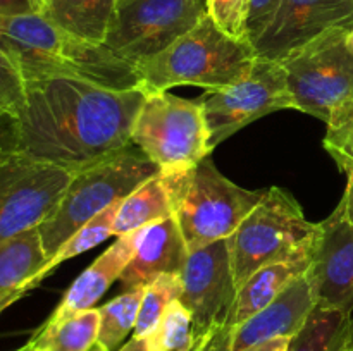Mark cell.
Segmentation results:
<instances>
[{
	"instance_id": "1",
	"label": "cell",
	"mask_w": 353,
	"mask_h": 351,
	"mask_svg": "<svg viewBox=\"0 0 353 351\" xmlns=\"http://www.w3.org/2000/svg\"><path fill=\"white\" fill-rule=\"evenodd\" d=\"M141 89H110L72 78L26 83L17 119L19 151L69 171L92 165L131 145Z\"/></svg>"
},
{
	"instance_id": "2",
	"label": "cell",
	"mask_w": 353,
	"mask_h": 351,
	"mask_svg": "<svg viewBox=\"0 0 353 351\" xmlns=\"http://www.w3.org/2000/svg\"><path fill=\"white\" fill-rule=\"evenodd\" d=\"M0 48L24 83L72 78L110 89H140L137 65L103 43H92L59 28L41 12L0 16Z\"/></svg>"
},
{
	"instance_id": "3",
	"label": "cell",
	"mask_w": 353,
	"mask_h": 351,
	"mask_svg": "<svg viewBox=\"0 0 353 351\" xmlns=\"http://www.w3.org/2000/svg\"><path fill=\"white\" fill-rule=\"evenodd\" d=\"M255 61L257 54L250 41L228 36L205 14L164 52L138 62L137 71L143 93L168 92L181 85L209 92L247 78Z\"/></svg>"
},
{
	"instance_id": "4",
	"label": "cell",
	"mask_w": 353,
	"mask_h": 351,
	"mask_svg": "<svg viewBox=\"0 0 353 351\" xmlns=\"http://www.w3.org/2000/svg\"><path fill=\"white\" fill-rule=\"evenodd\" d=\"M159 171L133 143L76 171L55 209L38 226L47 257L50 258L83 224L126 198Z\"/></svg>"
},
{
	"instance_id": "5",
	"label": "cell",
	"mask_w": 353,
	"mask_h": 351,
	"mask_svg": "<svg viewBox=\"0 0 353 351\" xmlns=\"http://www.w3.org/2000/svg\"><path fill=\"white\" fill-rule=\"evenodd\" d=\"M319 222H310L286 189L272 186L238 229L228 237L234 282L240 288L254 272L276 262L312 255Z\"/></svg>"
},
{
	"instance_id": "6",
	"label": "cell",
	"mask_w": 353,
	"mask_h": 351,
	"mask_svg": "<svg viewBox=\"0 0 353 351\" xmlns=\"http://www.w3.org/2000/svg\"><path fill=\"white\" fill-rule=\"evenodd\" d=\"M228 179L209 157L186 169L174 205V219L190 251L228 240L264 198Z\"/></svg>"
},
{
	"instance_id": "7",
	"label": "cell",
	"mask_w": 353,
	"mask_h": 351,
	"mask_svg": "<svg viewBox=\"0 0 353 351\" xmlns=\"http://www.w3.org/2000/svg\"><path fill=\"white\" fill-rule=\"evenodd\" d=\"M350 30H331L281 58L293 109L330 124L353 107V55Z\"/></svg>"
},
{
	"instance_id": "8",
	"label": "cell",
	"mask_w": 353,
	"mask_h": 351,
	"mask_svg": "<svg viewBox=\"0 0 353 351\" xmlns=\"http://www.w3.org/2000/svg\"><path fill=\"white\" fill-rule=\"evenodd\" d=\"M131 143L161 171L193 167L210 153L202 105L169 92L145 93Z\"/></svg>"
},
{
	"instance_id": "9",
	"label": "cell",
	"mask_w": 353,
	"mask_h": 351,
	"mask_svg": "<svg viewBox=\"0 0 353 351\" xmlns=\"http://www.w3.org/2000/svg\"><path fill=\"white\" fill-rule=\"evenodd\" d=\"M210 151L224 140L261 117L293 109L286 71L279 61L257 57L247 78L219 89H209L200 98Z\"/></svg>"
},
{
	"instance_id": "10",
	"label": "cell",
	"mask_w": 353,
	"mask_h": 351,
	"mask_svg": "<svg viewBox=\"0 0 353 351\" xmlns=\"http://www.w3.org/2000/svg\"><path fill=\"white\" fill-rule=\"evenodd\" d=\"M205 14L203 0H117L103 45L137 65L164 52Z\"/></svg>"
},
{
	"instance_id": "11",
	"label": "cell",
	"mask_w": 353,
	"mask_h": 351,
	"mask_svg": "<svg viewBox=\"0 0 353 351\" xmlns=\"http://www.w3.org/2000/svg\"><path fill=\"white\" fill-rule=\"evenodd\" d=\"M74 172L23 151L0 158V243L40 226Z\"/></svg>"
},
{
	"instance_id": "12",
	"label": "cell",
	"mask_w": 353,
	"mask_h": 351,
	"mask_svg": "<svg viewBox=\"0 0 353 351\" xmlns=\"http://www.w3.org/2000/svg\"><path fill=\"white\" fill-rule=\"evenodd\" d=\"M179 277V301L192 313L195 336L226 329L238 292L228 240L190 251Z\"/></svg>"
},
{
	"instance_id": "13",
	"label": "cell",
	"mask_w": 353,
	"mask_h": 351,
	"mask_svg": "<svg viewBox=\"0 0 353 351\" xmlns=\"http://www.w3.org/2000/svg\"><path fill=\"white\" fill-rule=\"evenodd\" d=\"M352 28L353 0H281L254 48L257 57L281 61L326 31Z\"/></svg>"
},
{
	"instance_id": "14",
	"label": "cell",
	"mask_w": 353,
	"mask_h": 351,
	"mask_svg": "<svg viewBox=\"0 0 353 351\" xmlns=\"http://www.w3.org/2000/svg\"><path fill=\"white\" fill-rule=\"evenodd\" d=\"M310 291L321 308L353 312V226L338 205L319 222L312 264L307 270Z\"/></svg>"
},
{
	"instance_id": "15",
	"label": "cell",
	"mask_w": 353,
	"mask_h": 351,
	"mask_svg": "<svg viewBox=\"0 0 353 351\" xmlns=\"http://www.w3.org/2000/svg\"><path fill=\"white\" fill-rule=\"evenodd\" d=\"M316 308L309 277L302 275L268 306L230 330L228 351H250L261 344L292 339Z\"/></svg>"
},
{
	"instance_id": "16",
	"label": "cell",
	"mask_w": 353,
	"mask_h": 351,
	"mask_svg": "<svg viewBox=\"0 0 353 351\" xmlns=\"http://www.w3.org/2000/svg\"><path fill=\"white\" fill-rule=\"evenodd\" d=\"M188 246L174 215L141 227L138 244L119 282L126 291L145 289L168 274H181L188 258Z\"/></svg>"
},
{
	"instance_id": "17",
	"label": "cell",
	"mask_w": 353,
	"mask_h": 351,
	"mask_svg": "<svg viewBox=\"0 0 353 351\" xmlns=\"http://www.w3.org/2000/svg\"><path fill=\"white\" fill-rule=\"evenodd\" d=\"M141 229L117 236V241L107 248L78 279L71 284L57 308L45 323H55L69 315L95 308V303L105 295L107 289L119 281L121 274L130 264L138 244Z\"/></svg>"
},
{
	"instance_id": "18",
	"label": "cell",
	"mask_w": 353,
	"mask_h": 351,
	"mask_svg": "<svg viewBox=\"0 0 353 351\" xmlns=\"http://www.w3.org/2000/svg\"><path fill=\"white\" fill-rule=\"evenodd\" d=\"M47 262L38 227L0 243V313L40 284Z\"/></svg>"
},
{
	"instance_id": "19",
	"label": "cell",
	"mask_w": 353,
	"mask_h": 351,
	"mask_svg": "<svg viewBox=\"0 0 353 351\" xmlns=\"http://www.w3.org/2000/svg\"><path fill=\"white\" fill-rule=\"evenodd\" d=\"M186 169L159 171L121 202L114 219V236L133 233L174 213L176 196Z\"/></svg>"
},
{
	"instance_id": "20",
	"label": "cell",
	"mask_w": 353,
	"mask_h": 351,
	"mask_svg": "<svg viewBox=\"0 0 353 351\" xmlns=\"http://www.w3.org/2000/svg\"><path fill=\"white\" fill-rule=\"evenodd\" d=\"M310 264H312V255H303V257L292 258V260L269 264L254 272L238 288L236 299H234L224 330L230 332L234 327L250 319L252 315L261 312L272 299L278 298L286 288H290L296 279L305 275L310 268Z\"/></svg>"
},
{
	"instance_id": "21",
	"label": "cell",
	"mask_w": 353,
	"mask_h": 351,
	"mask_svg": "<svg viewBox=\"0 0 353 351\" xmlns=\"http://www.w3.org/2000/svg\"><path fill=\"white\" fill-rule=\"evenodd\" d=\"M117 0H45L41 14L59 28L92 43H103Z\"/></svg>"
},
{
	"instance_id": "22",
	"label": "cell",
	"mask_w": 353,
	"mask_h": 351,
	"mask_svg": "<svg viewBox=\"0 0 353 351\" xmlns=\"http://www.w3.org/2000/svg\"><path fill=\"white\" fill-rule=\"evenodd\" d=\"M352 327L350 313L316 306L305 326L290 339L288 351H347Z\"/></svg>"
},
{
	"instance_id": "23",
	"label": "cell",
	"mask_w": 353,
	"mask_h": 351,
	"mask_svg": "<svg viewBox=\"0 0 353 351\" xmlns=\"http://www.w3.org/2000/svg\"><path fill=\"white\" fill-rule=\"evenodd\" d=\"M99 308L83 310L55 323H43L30 344L47 351H90L99 341Z\"/></svg>"
},
{
	"instance_id": "24",
	"label": "cell",
	"mask_w": 353,
	"mask_h": 351,
	"mask_svg": "<svg viewBox=\"0 0 353 351\" xmlns=\"http://www.w3.org/2000/svg\"><path fill=\"white\" fill-rule=\"evenodd\" d=\"M143 291L145 289H130L100 306V329L97 343L109 351H119L123 341L128 334L133 332L137 326Z\"/></svg>"
},
{
	"instance_id": "25",
	"label": "cell",
	"mask_w": 353,
	"mask_h": 351,
	"mask_svg": "<svg viewBox=\"0 0 353 351\" xmlns=\"http://www.w3.org/2000/svg\"><path fill=\"white\" fill-rule=\"evenodd\" d=\"M123 202V200H121ZM121 202L114 203L112 206L105 209L103 212H100L99 215H95L93 219H90L88 222L83 224L50 258L45 264L43 270L40 274V282L43 281L47 275L52 274L57 265H61L62 262L71 260V258L78 257V255L85 253V251L92 250L97 244L103 243L105 240H109L110 236H114V219H116L117 209H119Z\"/></svg>"
},
{
	"instance_id": "26",
	"label": "cell",
	"mask_w": 353,
	"mask_h": 351,
	"mask_svg": "<svg viewBox=\"0 0 353 351\" xmlns=\"http://www.w3.org/2000/svg\"><path fill=\"white\" fill-rule=\"evenodd\" d=\"M179 296H181V277L178 274L162 275L148 288H145L137 326L133 329V337L145 339L150 336L157 323L161 322L168 306L179 299Z\"/></svg>"
},
{
	"instance_id": "27",
	"label": "cell",
	"mask_w": 353,
	"mask_h": 351,
	"mask_svg": "<svg viewBox=\"0 0 353 351\" xmlns=\"http://www.w3.org/2000/svg\"><path fill=\"white\" fill-rule=\"evenodd\" d=\"M195 339L192 313L179 299L172 301L150 336L145 337L148 351H181Z\"/></svg>"
},
{
	"instance_id": "28",
	"label": "cell",
	"mask_w": 353,
	"mask_h": 351,
	"mask_svg": "<svg viewBox=\"0 0 353 351\" xmlns=\"http://www.w3.org/2000/svg\"><path fill=\"white\" fill-rule=\"evenodd\" d=\"M207 16L228 36L248 41L247 19L250 0H205Z\"/></svg>"
},
{
	"instance_id": "29",
	"label": "cell",
	"mask_w": 353,
	"mask_h": 351,
	"mask_svg": "<svg viewBox=\"0 0 353 351\" xmlns=\"http://www.w3.org/2000/svg\"><path fill=\"white\" fill-rule=\"evenodd\" d=\"M26 105V83L9 55L0 48V116L19 119Z\"/></svg>"
},
{
	"instance_id": "30",
	"label": "cell",
	"mask_w": 353,
	"mask_h": 351,
	"mask_svg": "<svg viewBox=\"0 0 353 351\" xmlns=\"http://www.w3.org/2000/svg\"><path fill=\"white\" fill-rule=\"evenodd\" d=\"M326 126L324 148L336 162L340 171L350 174L353 172V107Z\"/></svg>"
},
{
	"instance_id": "31",
	"label": "cell",
	"mask_w": 353,
	"mask_h": 351,
	"mask_svg": "<svg viewBox=\"0 0 353 351\" xmlns=\"http://www.w3.org/2000/svg\"><path fill=\"white\" fill-rule=\"evenodd\" d=\"M281 0H250V9H248V19H247V31H248V41L252 45L259 40L265 28L274 17L276 10H278Z\"/></svg>"
},
{
	"instance_id": "32",
	"label": "cell",
	"mask_w": 353,
	"mask_h": 351,
	"mask_svg": "<svg viewBox=\"0 0 353 351\" xmlns=\"http://www.w3.org/2000/svg\"><path fill=\"white\" fill-rule=\"evenodd\" d=\"M19 151V126L16 117L0 116V158Z\"/></svg>"
},
{
	"instance_id": "33",
	"label": "cell",
	"mask_w": 353,
	"mask_h": 351,
	"mask_svg": "<svg viewBox=\"0 0 353 351\" xmlns=\"http://www.w3.org/2000/svg\"><path fill=\"white\" fill-rule=\"evenodd\" d=\"M43 0H0V16L41 12Z\"/></svg>"
},
{
	"instance_id": "34",
	"label": "cell",
	"mask_w": 353,
	"mask_h": 351,
	"mask_svg": "<svg viewBox=\"0 0 353 351\" xmlns=\"http://www.w3.org/2000/svg\"><path fill=\"white\" fill-rule=\"evenodd\" d=\"M221 332H223V330H210V332L199 334V336H195V339L192 341V344L181 351H216Z\"/></svg>"
},
{
	"instance_id": "35",
	"label": "cell",
	"mask_w": 353,
	"mask_h": 351,
	"mask_svg": "<svg viewBox=\"0 0 353 351\" xmlns=\"http://www.w3.org/2000/svg\"><path fill=\"white\" fill-rule=\"evenodd\" d=\"M348 176V182H347V189H345V195L341 198V202L338 205L341 206L343 210V217L348 220V222L353 226V172H350Z\"/></svg>"
},
{
	"instance_id": "36",
	"label": "cell",
	"mask_w": 353,
	"mask_h": 351,
	"mask_svg": "<svg viewBox=\"0 0 353 351\" xmlns=\"http://www.w3.org/2000/svg\"><path fill=\"white\" fill-rule=\"evenodd\" d=\"M119 351H148L147 344H145V339H140V337H131L128 343H124L123 346L119 348Z\"/></svg>"
},
{
	"instance_id": "37",
	"label": "cell",
	"mask_w": 353,
	"mask_h": 351,
	"mask_svg": "<svg viewBox=\"0 0 353 351\" xmlns=\"http://www.w3.org/2000/svg\"><path fill=\"white\" fill-rule=\"evenodd\" d=\"M290 339H278V341H271V343H265V344H261V346L254 348V350L250 351H278L279 348L285 346L286 343H288Z\"/></svg>"
},
{
	"instance_id": "38",
	"label": "cell",
	"mask_w": 353,
	"mask_h": 351,
	"mask_svg": "<svg viewBox=\"0 0 353 351\" xmlns=\"http://www.w3.org/2000/svg\"><path fill=\"white\" fill-rule=\"evenodd\" d=\"M347 45H348V50H350L353 55V28L347 33Z\"/></svg>"
},
{
	"instance_id": "39",
	"label": "cell",
	"mask_w": 353,
	"mask_h": 351,
	"mask_svg": "<svg viewBox=\"0 0 353 351\" xmlns=\"http://www.w3.org/2000/svg\"><path fill=\"white\" fill-rule=\"evenodd\" d=\"M90 351H109V350H107V348H103L102 344H99V343H97L95 346H93L92 350H90Z\"/></svg>"
},
{
	"instance_id": "40",
	"label": "cell",
	"mask_w": 353,
	"mask_h": 351,
	"mask_svg": "<svg viewBox=\"0 0 353 351\" xmlns=\"http://www.w3.org/2000/svg\"><path fill=\"white\" fill-rule=\"evenodd\" d=\"M30 348H31V344L28 343V344H24L23 348H19V350H16V351H28V350H30Z\"/></svg>"
},
{
	"instance_id": "41",
	"label": "cell",
	"mask_w": 353,
	"mask_h": 351,
	"mask_svg": "<svg viewBox=\"0 0 353 351\" xmlns=\"http://www.w3.org/2000/svg\"><path fill=\"white\" fill-rule=\"evenodd\" d=\"M348 346L353 350V327H352V334H350V341H348Z\"/></svg>"
},
{
	"instance_id": "42",
	"label": "cell",
	"mask_w": 353,
	"mask_h": 351,
	"mask_svg": "<svg viewBox=\"0 0 353 351\" xmlns=\"http://www.w3.org/2000/svg\"><path fill=\"white\" fill-rule=\"evenodd\" d=\"M28 351H47V350H43V348H33V346H31Z\"/></svg>"
},
{
	"instance_id": "43",
	"label": "cell",
	"mask_w": 353,
	"mask_h": 351,
	"mask_svg": "<svg viewBox=\"0 0 353 351\" xmlns=\"http://www.w3.org/2000/svg\"><path fill=\"white\" fill-rule=\"evenodd\" d=\"M288 343H290V341H288ZM288 343H286V344H285V346H281V348H279V350H278V351H288Z\"/></svg>"
},
{
	"instance_id": "44",
	"label": "cell",
	"mask_w": 353,
	"mask_h": 351,
	"mask_svg": "<svg viewBox=\"0 0 353 351\" xmlns=\"http://www.w3.org/2000/svg\"><path fill=\"white\" fill-rule=\"evenodd\" d=\"M347 351H353V350H352V348H350V346H348V348H347Z\"/></svg>"
},
{
	"instance_id": "45",
	"label": "cell",
	"mask_w": 353,
	"mask_h": 351,
	"mask_svg": "<svg viewBox=\"0 0 353 351\" xmlns=\"http://www.w3.org/2000/svg\"><path fill=\"white\" fill-rule=\"evenodd\" d=\"M43 2H45V0H43Z\"/></svg>"
}]
</instances>
